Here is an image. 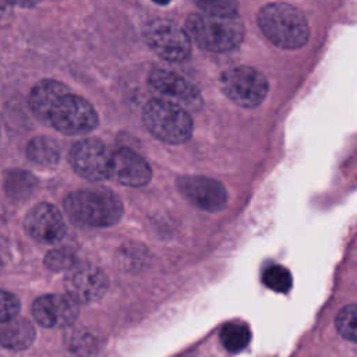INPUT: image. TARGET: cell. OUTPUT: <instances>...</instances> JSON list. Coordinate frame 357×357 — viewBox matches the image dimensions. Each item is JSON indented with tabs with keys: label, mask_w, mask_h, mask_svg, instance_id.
<instances>
[{
	"label": "cell",
	"mask_w": 357,
	"mask_h": 357,
	"mask_svg": "<svg viewBox=\"0 0 357 357\" xmlns=\"http://www.w3.org/2000/svg\"><path fill=\"white\" fill-rule=\"evenodd\" d=\"M63 206L71 222L88 227H109L123 216L120 198L106 187L74 190L66 195Z\"/></svg>",
	"instance_id": "1"
},
{
	"label": "cell",
	"mask_w": 357,
	"mask_h": 357,
	"mask_svg": "<svg viewBox=\"0 0 357 357\" xmlns=\"http://www.w3.org/2000/svg\"><path fill=\"white\" fill-rule=\"evenodd\" d=\"M185 31L191 42L208 52H229L244 38V25L237 13L191 14L185 22Z\"/></svg>",
	"instance_id": "2"
},
{
	"label": "cell",
	"mask_w": 357,
	"mask_h": 357,
	"mask_svg": "<svg viewBox=\"0 0 357 357\" xmlns=\"http://www.w3.org/2000/svg\"><path fill=\"white\" fill-rule=\"evenodd\" d=\"M258 25L262 33L282 49H298L310 36L304 14L286 3H271L259 10Z\"/></svg>",
	"instance_id": "3"
},
{
	"label": "cell",
	"mask_w": 357,
	"mask_h": 357,
	"mask_svg": "<svg viewBox=\"0 0 357 357\" xmlns=\"http://www.w3.org/2000/svg\"><path fill=\"white\" fill-rule=\"evenodd\" d=\"M142 120L146 130L165 142H184L192 132L191 116L181 105L165 98L151 99L144 106Z\"/></svg>",
	"instance_id": "4"
},
{
	"label": "cell",
	"mask_w": 357,
	"mask_h": 357,
	"mask_svg": "<svg viewBox=\"0 0 357 357\" xmlns=\"http://www.w3.org/2000/svg\"><path fill=\"white\" fill-rule=\"evenodd\" d=\"M45 124L67 135H79L93 131L99 124V117L89 100L68 89L50 105Z\"/></svg>",
	"instance_id": "5"
},
{
	"label": "cell",
	"mask_w": 357,
	"mask_h": 357,
	"mask_svg": "<svg viewBox=\"0 0 357 357\" xmlns=\"http://www.w3.org/2000/svg\"><path fill=\"white\" fill-rule=\"evenodd\" d=\"M220 88L234 103L243 107H255L268 93V81L258 70L238 66L220 75Z\"/></svg>",
	"instance_id": "6"
},
{
	"label": "cell",
	"mask_w": 357,
	"mask_h": 357,
	"mask_svg": "<svg viewBox=\"0 0 357 357\" xmlns=\"http://www.w3.org/2000/svg\"><path fill=\"white\" fill-rule=\"evenodd\" d=\"M148 46L167 61H183L191 53V39L185 29L169 20H152L144 28Z\"/></svg>",
	"instance_id": "7"
},
{
	"label": "cell",
	"mask_w": 357,
	"mask_h": 357,
	"mask_svg": "<svg viewBox=\"0 0 357 357\" xmlns=\"http://www.w3.org/2000/svg\"><path fill=\"white\" fill-rule=\"evenodd\" d=\"M109 287L103 269L91 262H75L66 271V294L77 304H89L102 298Z\"/></svg>",
	"instance_id": "8"
},
{
	"label": "cell",
	"mask_w": 357,
	"mask_h": 357,
	"mask_svg": "<svg viewBox=\"0 0 357 357\" xmlns=\"http://www.w3.org/2000/svg\"><path fill=\"white\" fill-rule=\"evenodd\" d=\"M110 153L98 138L77 141L68 153V162L74 172L89 181L110 178Z\"/></svg>",
	"instance_id": "9"
},
{
	"label": "cell",
	"mask_w": 357,
	"mask_h": 357,
	"mask_svg": "<svg viewBox=\"0 0 357 357\" xmlns=\"http://www.w3.org/2000/svg\"><path fill=\"white\" fill-rule=\"evenodd\" d=\"M26 234L40 244H56L67 233L66 222L60 211L47 202L36 204L24 219Z\"/></svg>",
	"instance_id": "10"
},
{
	"label": "cell",
	"mask_w": 357,
	"mask_h": 357,
	"mask_svg": "<svg viewBox=\"0 0 357 357\" xmlns=\"http://www.w3.org/2000/svg\"><path fill=\"white\" fill-rule=\"evenodd\" d=\"M33 319L45 328H68L78 318V304L67 294H45L32 304Z\"/></svg>",
	"instance_id": "11"
},
{
	"label": "cell",
	"mask_w": 357,
	"mask_h": 357,
	"mask_svg": "<svg viewBox=\"0 0 357 357\" xmlns=\"http://www.w3.org/2000/svg\"><path fill=\"white\" fill-rule=\"evenodd\" d=\"M180 192L204 211L218 212L227 201L225 187L215 178L204 176H184L178 180Z\"/></svg>",
	"instance_id": "12"
},
{
	"label": "cell",
	"mask_w": 357,
	"mask_h": 357,
	"mask_svg": "<svg viewBox=\"0 0 357 357\" xmlns=\"http://www.w3.org/2000/svg\"><path fill=\"white\" fill-rule=\"evenodd\" d=\"M152 176L146 160L130 148H119L110 153V178L123 185L141 187Z\"/></svg>",
	"instance_id": "13"
},
{
	"label": "cell",
	"mask_w": 357,
	"mask_h": 357,
	"mask_svg": "<svg viewBox=\"0 0 357 357\" xmlns=\"http://www.w3.org/2000/svg\"><path fill=\"white\" fill-rule=\"evenodd\" d=\"M149 85L158 93L163 95L165 99L173 100L178 105L195 106L201 100L199 92L191 82L165 68H155L151 71Z\"/></svg>",
	"instance_id": "14"
},
{
	"label": "cell",
	"mask_w": 357,
	"mask_h": 357,
	"mask_svg": "<svg viewBox=\"0 0 357 357\" xmlns=\"http://www.w3.org/2000/svg\"><path fill=\"white\" fill-rule=\"evenodd\" d=\"M35 340V328L26 319L14 317L0 321V346L8 350L20 351L28 349Z\"/></svg>",
	"instance_id": "15"
},
{
	"label": "cell",
	"mask_w": 357,
	"mask_h": 357,
	"mask_svg": "<svg viewBox=\"0 0 357 357\" xmlns=\"http://www.w3.org/2000/svg\"><path fill=\"white\" fill-rule=\"evenodd\" d=\"M68 91V86L64 85L60 81L56 79H40L38 81L29 93L28 98V103H29V109L33 113V116L36 117L38 121L45 124V119H46V113L50 107V105L54 102V99L63 93Z\"/></svg>",
	"instance_id": "16"
},
{
	"label": "cell",
	"mask_w": 357,
	"mask_h": 357,
	"mask_svg": "<svg viewBox=\"0 0 357 357\" xmlns=\"http://www.w3.org/2000/svg\"><path fill=\"white\" fill-rule=\"evenodd\" d=\"M3 185L6 195L11 201H25L35 192L38 187V178L26 170L11 169L6 172Z\"/></svg>",
	"instance_id": "17"
},
{
	"label": "cell",
	"mask_w": 357,
	"mask_h": 357,
	"mask_svg": "<svg viewBox=\"0 0 357 357\" xmlns=\"http://www.w3.org/2000/svg\"><path fill=\"white\" fill-rule=\"evenodd\" d=\"M26 158L33 162L35 165L43 166V167H53L59 163L61 151L59 144L49 137L39 135L33 137L25 148Z\"/></svg>",
	"instance_id": "18"
},
{
	"label": "cell",
	"mask_w": 357,
	"mask_h": 357,
	"mask_svg": "<svg viewBox=\"0 0 357 357\" xmlns=\"http://www.w3.org/2000/svg\"><path fill=\"white\" fill-rule=\"evenodd\" d=\"M251 332L245 324L230 322L220 331V342L227 351L238 353L250 343Z\"/></svg>",
	"instance_id": "19"
},
{
	"label": "cell",
	"mask_w": 357,
	"mask_h": 357,
	"mask_svg": "<svg viewBox=\"0 0 357 357\" xmlns=\"http://www.w3.org/2000/svg\"><path fill=\"white\" fill-rule=\"evenodd\" d=\"M66 347L74 354H93L98 350V340L88 329L77 328L67 333Z\"/></svg>",
	"instance_id": "20"
},
{
	"label": "cell",
	"mask_w": 357,
	"mask_h": 357,
	"mask_svg": "<svg viewBox=\"0 0 357 357\" xmlns=\"http://www.w3.org/2000/svg\"><path fill=\"white\" fill-rule=\"evenodd\" d=\"M262 283L278 293H286L293 284L291 273L282 265H271L262 272Z\"/></svg>",
	"instance_id": "21"
},
{
	"label": "cell",
	"mask_w": 357,
	"mask_h": 357,
	"mask_svg": "<svg viewBox=\"0 0 357 357\" xmlns=\"http://www.w3.org/2000/svg\"><path fill=\"white\" fill-rule=\"evenodd\" d=\"M335 324L344 339L357 343V304L343 307L337 312Z\"/></svg>",
	"instance_id": "22"
},
{
	"label": "cell",
	"mask_w": 357,
	"mask_h": 357,
	"mask_svg": "<svg viewBox=\"0 0 357 357\" xmlns=\"http://www.w3.org/2000/svg\"><path fill=\"white\" fill-rule=\"evenodd\" d=\"M43 264L53 272H63L75 264V254L67 247L53 248L45 255Z\"/></svg>",
	"instance_id": "23"
},
{
	"label": "cell",
	"mask_w": 357,
	"mask_h": 357,
	"mask_svg": "<svg viewBox=\"0 0 357 357\" xmlns=\"http://www.w3.org/2000/svg\"><path fill=\"white\" fill-rule=\"evenodd\" d=\"M205 13L233 14L237 13V0H191Z\"/></svg>",
	"instance_id": "24"
},
{
	"label": "cell",
	"mask_w": 357,
	"mask_h": 357,
	"mask_svg": "<svg viewBox=\"0 0 357 357\" xmlns=\"http://www.w3.org/2000/svg\"><path fill=\"white\" fill-rule=\"evenodd\" d=\"M21 310L20 300L15 294L0 290V321H6L18 315Z\"/></svg>",
	"instance_id": "25"
},
{
	"label": "cell",
	"mask_w": 357,
	"mask_h": 357,
	"mask_svg": "<svg viewBox=\"0 0 357 357\" xmlns=\"http://www.w3.org/2000/svg\"><path fill=\"white\" fill-rule=\"evenodd\" d=\"M8 4L11 6H17V7H33L35 4H38L40 0H6Z\"/></svg>",
	"instance_id": "26"
},
{
	"label": "cell",
	"mask_w": 357,
	"mask_h": 357,
	"mask_svg": "<svg viewBox=\"0 0 357 357\" xmlns=\"http://www.w3.org/2000/svg\"><path fill=\"white\" fill-rule=\"evenodd\" d=\"M8 15V3L6 0H0V25Z\"/></svg>",
	"instance_id": "27"
},
{
	"label": "cell",
	"mask_w": 357,
	"mask_h": 357,
	"mask_svg": "<svg viewBox=\"0 0 357 357\" xmlns=\"http://www.w3.org/2000/svg\"><path fill=\"white\" fill-rule=\"evenodd\" d=\"M153 3H156V4H160V6H166V4H169L172 0H152Z\"/></svg>",
	"instance_id": "28"
},
{
	"label": "cell",
	"mask_w": 357,
	"mask_h": 357,
	"mask_svg": "<svg viewBox=\"0 0 357 357\" xmlns=\"http://www.w3.org/2000/svg\"><path fill=\"white\" fill-rule=\"evenodd\" d=\"M0 271H1V261H0Z\"/></svg>",
	"instance_id": "29"
},
{
	"label": "cell",
	"mask_w": 357,
	"mask_h": 357,
	"mask_svg": "<svg viewBox=\"0 0 357 357\" xmlns=\"http://www.w3.org/2000/svg\"><path fill=\"white\" fill-rule=\"evenodd\" d=\"M0 138H1V130H0Z\"/></svg>",
	"instance_id": "30"
}]
</instances>
